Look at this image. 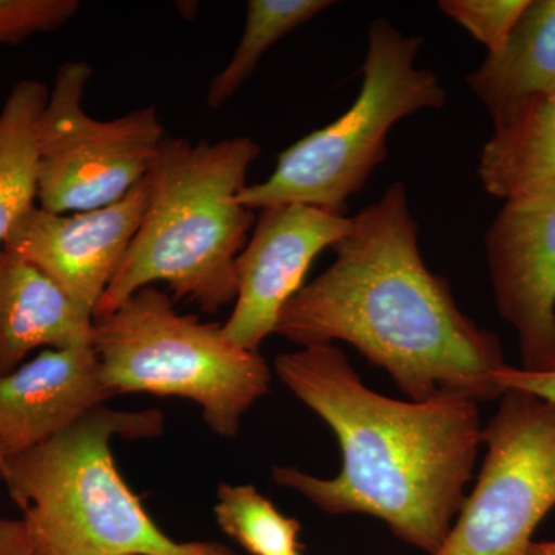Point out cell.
I'll return each mask as SVG.
<instances>
[{"label": "cell", "instance_id": "cell-20", "mask_svg": "<svg viewBox=\"0 0 555 555\" xmlns=\"http://www.w3.org/2000/svg\"><path fill=\"white\" fill-rule=\"evenodd\" d=\"M79 9L78 0H0V46L60 30Z\"/></svg>", "mask_w": 555, "mask_h": 555}, {"label": "cell", "instance_id": "cell-19", "mask_svg": "<svg viewBox=\"0 0 555 555\" xmlns=\"http://www.w3.org/2000/svg\"><path fill=\"white\" fill-rule=\"evenodd\" d=\"M529 0H441L438 9L483 43L488 54L503 49Z\"/></svg>", "mask_w": 555, "mask_h": 555}, {"label": "cell", "instance_id": "cell-12", "mask_svg": "<svg viewBox=\"0 0 555 555\" xmlns=\"http://www.w3.org/2000/svg\"><path fill=\"white\" fill-rule=\"evenodd\" d=\"M113 397L91 345L43 350L0 375V454L38 447Z\"/></svg>", "mask_w": 555, "mask_h": 555}, {"label": "cell", "instance_id": "cell-15", "mask_svg": "<svg viewBox=\"0 0 555 555\" xmlns=\"http://www.w3.org/2000/svg\"><path fill=\"white\" fill-rule=\"evenodd\" d=\"M478 175L489 195L505 201L555 181V90L495 120Z\"/></svg>", "mask_w": 555, "mask_h": 555}, {"label": "cell", "instance_id": "cell-7", "mask_svg": "<svg viewBox=\"0 0 555 555\" xmlns=\"http://www.w3.org/2000/svg\"><path fill=\"white\" fill-rule=\"evenodd\" d=\"M93 68L67 62L56 73L38 124V203L51 214L112 206L138 185L158 158L166 127L155 105L113 120L82 108Z\"/></svg>", "mask_w": 555, "mask_h": 555}, {"label": "cell", "instance_id": "cell-5", "mask_svg": "<svg viewBox=\"0 0 555 555\" xmlns=\"http://www.w3.org/2000/svg\"><path fill=\"white\" fill-rule=\"evenodd\" d=\"M91 347L101 382L113 396L188 398L221 437L240 433L241 418L272 382L258 350L230 341L221 324L182 315L170 295L153 286L94 317Z\"/></svg>", "mask_w": 555, "mask_h": 555}, {"label": "cell", "instance_id": "cell-11", "mask_svg": "<svg viewBox=\"0 0 555 555\" xmlns=\"http://www.w3.org/2000/svg\"><path fill=\"white\" fill-rule=\"evenodd\" d=\"M352 228V218L301 204L259 210L238 257V295L222 332L230 341L258 350L275 334L278 318L301 288L313 259Z\"/></svg>", "mask_w": 555, "mask_h": 555}, {"label": "cell", "instance_id": "cell-4", "mask_svg": "<svg viewBox=\"0 0 555 555\" xmlns=\"http://www.w3.org/2000/svg\"><path fill=\"white\" fill-rule=\"evenodd\" d=\"M163 427L156 409L102 404L38 447L0 454V480L39 555H235L221 543L164 534L120 476L113 438L158 437Z\"/></svg>", "mask_w": 555, "mask_h": 555}, {"label": "cell", "instance_id": "cell-17", "mask_svg": "<svg viewBox=\"0 0 555 555\" xmlns=\"http://www.w3.org/2000/svg\"><path fill=\"white\" fill-rule=\"evenodd\" d=\"M331 0H250L246 25L232 60L211 80L207 105L221 107L254 75L262 54L321 11L331 9Z\"/></svg>", "mask_w": 555, "mask_h": 555}, {"label": "cell", "instance_id": "cell-21", "mask_svg": "<svg viewBox=\"0 0 555 555\" xmlns=\"http://www.w3.org/2000/svg\"><path fill=\"white\" fill-rule=\"evenodd\" d=\"M495 383L503 393L505 390H520L542 398L555 406V366L546 371H528L506 364L496 372Z\"/></svg>", "mask_w": 555, "mask_h": 555}, {"label": "cell", "instance_id": "cell-16", "mask_svg": "<svg viewBox=\"0 0 555 555\" xmlns=\"http://www.w3.org/2000/svg\"><path fill=\"white\" fill-rule=\"evenodd\" d=\"M49 96L39 80H21L0 112V246L38 199V124Z\"/></svg>", "mask_w": 555, "mask_h": 555}, {"label": "cell", "instance_id": "cell-14", "mask_svg": "<svg viewBox=\"0 0 555 555\" xmlns=\"http://www.w3.org/2000/svg\"><path fill=\"white\" fill-rule=\"evenodd\" d=\"M492 122L555 90V0H529L505 46L466 76Z\"/></svg>", "mask_w": 555, "mask_h": 555}, {"label": "cell", "instance_id": "cell-6", "mask_svg": "<svg viewBox=\"0 0 555 555\" xmlns=\"http://www.w3.org/2000/svg\"><path fill=\"white\" fill-rule=\"evenodd\" d=\"M420 47L418 36H404L385 17L372 22L352 107L284 150L266 181L241 190L240 204L250 210L301 204L346 215L347 201L386 159L387 134L398 120L447 105L436 73L415 67Z\"/></svg>", "mask_w": 555, "mask_h": 555}, {"label": "cell", "instance_id": "cell-3", "mask_svg": "<svg viewBox=\"0 0 555 555\" xmlns=\"http://www.w3.org/2000/svg\"><path fill=\"white\" fill-rule=\"evenodd\" d=\"M259 153L247 137L166 138L147 175L141 225L94 317L107 315L153 283H166L175 298L206 313L235 302L238 257L257 222L238 195Z\"/></svg>", "mask_w": 555, "mask_h": 555}, {"label": "cell", "instance_id": "cell-23", "mask_svg": "<svg viewBox=\"0 0 555 555\" xmlns=\"http://www.w3.org/2000/svg\"><path fill=\"white\" fill-rule=\"evenodd\" d=\"M528 555H555V540L554 542L532 543Z\"/></svg>", "mask_w": 555, "mask_h": 555}, {"label": "cell", "instance_id": "cell-1", "mask_svg": "<svg viewBox=\"0 0 555 555\" xmlns=\"http://www.w3.org/2000/svg\"><path fill=\"white\" fill-rule=\"evenodd\" d=\"M331 248L335 261L288 299L275 334L301 347L345 341L412 401L502 398L499 338L465 315L448 281L427 269L401 182L352 217Z\"/></svg>", "mask_w": 555, "mask_h": 555}, {"label": "cell", "instance_id": "cell-22", "mask_svg": "<svg viewBox=\"0 0 555 555\" xmlns=\"http://www.w3.org/2000/svg\"><path fill=\"white\" fill-rule=\"evenodd\" d=\"M0 555H39L22 518H0Z\"/></svg>", "mask_w": 555, "mask_h": 555}, {"label": "cell", "instance_id": "cell-18", "mask_svg": "<svg viewBox=\"0 0 555 555\" xmlns=\"http://www.w3.org/2000/svg\"><path fill=\"white\" fill-rule=\"evenodd\" d=\"M217 520L251 555H299V524L251 485H219Z\"/></svg>", "mask_w": 555, "mask_h": 555}, {"label": "cell", "instance_id": "cell-2", "mask_svg": "<svg viewBox=\"0 0 555 555\" xmlns=\"http://www.w3.org/2000/svg\"><path fill=\"white\" fill-rule=\"evenodd\" d=\"M275 372L337 436L343 466L334 478L276 466L273 481L332 516L378 518L408 545L436 553L473 478L483 430L478 403L379 396L334 345L283 353Z\"/></svg>", "mask_w": 555, "mask_h": 555}, {"label": "cell", "instance_id": "cell-13", "mask_svg": "<svg viewBox=\"0 0 555 555\" xmlns=\"http://www.w3.org/2000/svg\"><path fill=\"white\" fill-rule=\"evenodd\" d=\"M86 315L46 273L0 248V375L24 364L39 347L62 350L91 345Z\"/></svg>", "mask_w": 555, "mask_h": 555}, {"label": "cell", "instance_id": "cell-9", "mask_svg": "<svg viewBox=\"0 0 555 555\" xmlns=\"http://www.w3.org/2000/svg\"><path fill=\"white\" fill-rule=\"evenodd\" d=\"M495 306L524 369L555 366V181L506 199L486 233Z\"/></svg>", "mask_w": 555, "mask_h": 555}, {"label": "cell", "instance_id": "cell-8", "mask_svg": "<svg viewBox=\"0 0 555 555\" xmlns=\"http://www.w3.org/2000/svg\"><path fill=\"white\" fill-rule=\"evenodd\" d=\"M488 447L476 488L433 555H528L555 506V406L505 390L481 430Z\"/></svg>", "mask_w": 555, "mask_h": 555}, {"label": "cell", "instance_id": "cell-10", "mask_svg": "<svg viewBox=\"0 0 555 555\" xmlns=\"http://www.w3.org/2000/svg\"><path fill=\"white\" fill-rule=\"evenodd\" d=\"M147 195L145 177L118 203L96 210L61 215L35 204L16 219L2 247L46 273L94 317L141 225Z\"/></svg>", "mask_w": 555, "mask_h": 555}]
</instances>
